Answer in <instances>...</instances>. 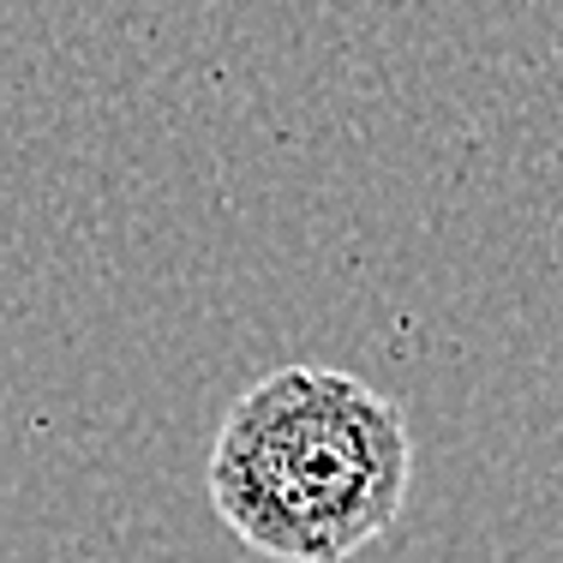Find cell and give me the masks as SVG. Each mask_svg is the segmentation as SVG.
Segmentation results:
<instances>
[{
	"label": "cell",
	"mask_w": 563,
	"mask_h": 563,
	"mask_svg": "<svg viewBox=\"0 0 563 563\" xmlns=\"http://www.w3.org/2000/svg\"><path fill=\"white\" fill-rule=\"evenodd\" d=\"M413 438L401 408L336 366H282L228 408L210 504L271 563H347L408 504Z\"/></svg>",
	"instance_id": "1"
}]
</instances>
